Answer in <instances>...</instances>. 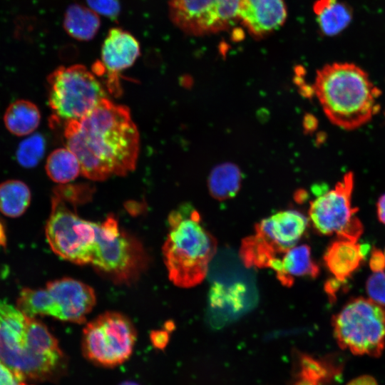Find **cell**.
<instances>
[{
	"label": "cell",
	"mask_w": 385,
	"mask_h": 385,
	"mask_svg": "<svg viewBox=\"0 0 385 385\" xmlns=\"http://www.w3.org/2000/svg\"><path fill=\"white\" fill-rule=\"evenodd\" d=\"M67 148L78 159L83 175L104 180L134 170L139 152V133L129 109L103 99L79 120L66 121Z\"/></svg>",
	"instance_id": "obj_1"
},
{
	"label": "cell",
	"mask_w": 385,
	"mask_h": 385,
	"mask_svg": "<svg viewBox=\"0 0 385 385\" xmlns=\"http://www.w3.org/2000/svg\"><path fill=\"white\" fill-rule=\"evenodd\" d=\"M0 361L26 381L56 382L68 359L41 322L0 299Z\"/></svg>",
	"instance_id": "obj_2"
},
{
	"label": "cell",
	"mask_w": 385,
	"mask_h": 385,
	"mask_svg": "<svg viewBox=\"0 0 385 385\" xmlns=\"http://www.w3.org/2000/svg\"><path fill=\"white\" fill-rule=\"evenodd\" d=\"M312 89L327 118L344 130L364 125L380 111L381 91L352 63L325 65L317 71Z\"/></svg>",
	"instance_id": "obj_3"
},
{
	"label": "cell",
	"mask_w": 385,
	"mask_h": 385,
	"mask_svg": "<svg viewBox=\"0 0 385 385\" xmlns=\"http://www.w3.org/2000/svg\"><path fill=\"white\" fill-rule=\"evenodd\" d=\"M168 225L163 255L169 278L178 287L197 285L207 275L217 250L216 240L203 226L199 212L188 203L170 212Z\"/></svg>",
	"instance_id": "obj_4"
},
{
	"label": "cell",
	"mask_w": 385,
	"mask_h": 385,
	"mask_svg": "<svg viewBox=\"0 0 385 385\" xmlns=\"http://www.w3.org/2000/svg\"><path fill=\"white\" fill-rule=\"evenodd\" d=\"M338 345L356 355L379 357L385 347V309L369 298L351 299L332 318Z\"/></svg>",
	"instance_id": "obj_5"
},
{
	"label": "cell",
	"mask_w": 385,
	"mask_h": 385,
	"mask_svg": "<svg viewBox=\"0 0 385 385\" xmlns=\"http://www.w3.org/2000/svg\"><path fill=\"white\" fill-rule=\"evenodd\" d=\"M96 294L88 285L74 279L49 282L45 289L21 290L17 308L26 315H47L62 321L83 323L96 304Z\"/></svg>",
	"instance_id": "obj_6"
},
{
	"label": "cell",
	"mask_w": 385,
	"mask_h": 385,
	"mask_svg": "<svg viewBox=\"0 0 385 385\" xmlns=\"http://www.w3.org/2000/svg\"><path fill=\"white\" fill-rule=\"evenodd\" d=\"M140 243L118 226L113 216L96 222V238L91 265L118 282L135 279L145 265Z\"/></svg>",
	"instance_id": "obj_7"
},
{
	"label": "cell",
	"mask_w": 385,
	"mask_h": 385,
	"mask_svg": "<svg viewBox=\"0 0 385 385\" xmlns=\"http://www.w3.org/2000/svg\"><path fill=\"white\" fill-rule=\"evenodd\" d=\"M48 103L56 117L79 120L107 98L103 85L86 66H60L47 78Z\"/></svg>",
	"instance_id": "obj_8"
},
{
	"label": "cell",
	"mask_w": 385,
	"mask_h": 385,
	"mask_svg": "<svg viewBox=\"0 0 385 385\" xmlns=\"http://www.w3.org/2000/svg\"><path fill=\"white\" fill-rule=\"evenodd\" d=\"M73 204L53 192L46 236L52 250L78 265L91 264L96 238V222L78 216Z\"/></svg>",
	"instance_id": "obj_9"
},
{
	"label": "cell",
	"mask_w": 385,
	"mask_h": 385,
	"mask_svg": "<svg viewBox=\"0 0 385 385\" xmlns=\"http://www.w3.org/2000/svg\"><path fill=\"white\" fill-rule=\"evenodd\" d=\"M136 330L125 315L108 312L86 324L83 331L82 352L96 365L115 367L132 354Z\"/></svg>",
	"instance_id": "obj_10"
},
{
	"label": "cell",
	"mask_w": 385,
	"mask_h": 385,
	"mask_svg": "<svg viewBox=\"0 0 385 385\" xmlns=\"http://www.w3.org/2000/svg\"><path fill=\"white\" fill-rule=\"evenodd\" d=\"M354 186V173L347 172L332 189L310 202L309 221L319 233L357 242L364 227L356 215L358 208L352 207Z\"/></svg>",
	"instance_id": "obj_11"
},
{
	"label": "cell",
	"mask_w": 385,
	"mask_h": 385,
	"mask_svg": "<svg viewBox=\"0 0 385 385\" xmlns=\"http://www.w3.org/2000/svg\"><path fill=\"white\" fill-rule=\"evenodd\" d=\"M242 0H169L171 21L185 33L202 36L225 31L239 20Z\"/></svg>",
	"instance_id": "obj_12"
},
{
	"label": "cell",
	"mask_w": 385,
	"mask_h": 385,
	"mask_svg": "<svg viewBox=\"0 0 385 385\" xmlns=\"http://www.w3.org/2000/svg\"><path fill=\"white\" fill-rule=\"evenodd\" d=\"M140 55V45L136 38L126 31L113 28L103 43L101 61L95 63L96 75H106V86L112 94L121 93L119 74L130 67Z\"/></svg>",
	"instance_id": "obj_13"
},
{
	"label": "cell",
	"mask_w": 385,
	"mask_h": 385,
	"mask_svg": "<svg viewBox=\"0 0 385 385\" xmlns=\"http://www.w3.org/2000/svg\"><path fill=\"white\" fill-rule=\"evenodd\" d=\"M308 222L309 219L299 211H279L257 223L254 235L273 255L279 256L297 245Z\"/></svg>",
	"instance_id": "obj_14"
},
{
	"label": "cell",
	"mask_w": 385,
	"mask_h": 385,
	"mask_svg": "<svg viewBox=\"0 0 385 385\" xmlns=\"http://www.w3.org/2000/svg\"><path fill=\"white\" fill-rule=\"evenodd\" d=\"M287 18L284 0H242L239 20L256 37L280 28Z\"/></svg>",
	"instance_id": "obj_15"
},
{
	"label": "cell",
	"mask_w": 385,
	"mask_h": 385,
	"mask_svg": "<svg viewBox=\"0 0 385 385\" xmlns=\"http://www.w3.org/2000/svg\"><path fill=\"white\" fill-rule=\"evenodd\" d=\"M282 255V258H274L269 267L275 271L277 279L283 285H292L295 277L318 275L319 267L312 258L308 245H296Z\"/></svg>",
	"instance_id": "obj_16"
},
{
	"label": "cell",
	"mask_w": 385,
	"mask_h": 385,
	"mask_svg": "<svg viewBox=\"0 0 385 385\" xmlns=\"http://www.w3.org/2000/svg\"><path fill=\"white\" fill-rule=\"evenodd\" d=\"M324 260L334 278L344 282L359 267L364 259L357 242L339 239L327 248Z\"/></svg>",
	"instance_id": "obj_17"
},
{
	"label": "cell",
	"mask_w": 385,
	"mask_h": 385,
	"mask_svg": "<svg viewBox=\"0 0 385 385\" xmlns=\"http://www.w3.org/2000/svg\"><path fill=\"white\" fill-rule=\"evenodd\" d=\"M314 11L321 31L330 36L344 30L353 17L351 8L339 0H317Z\"/></svg>",
	"instance_id": "obj_18"
},
{
	"label": "cell",
	"mask_w": 385,
	"mask_h": 385,
	"mask_svg": "<svg viewBox=\"0 0 385 385\" xmlns=\"http://www.w3.org/2000/svg\"><path fill=\"white\" fill-rule=\"evenodd\" d=\"M100 24V19L95 11L76 4L68 7L63 22L67 34L78 41L91 40L97 34Z\"/></svg>",
	"instance_id": "obj_19"
},
{
	"label": "cell",
	"mask_w": 385,
	"mask_h": 385,
	"mask_svg": "<svg viewBox=\"0 0 385 385\" xmlns=\"http://www.w3.org/2000/svg\"><path fill=\"white\" fill-rule=\"evenodd\" d=\"M9 131L18 136L31 133L39 125L41 114L38 107L26 100H18L7 108L4 117Z\"/></svg>",
	"instance_id": "obj_20"
},
{
	"label": "cell",
	"mask_w": 385,
	"mask_h": 385,
	"mask_svg": "<svg viewBox=\"0 0 385 385\" xmlns=\"http://www.w3.org/2000/svg\"><path fill=\"white\" fill-rule=\"evenodd\" d=\"M242 175L240 168L230 163L215 167L207 179V187L212 197L217 200L234 197L240 190Z\"/></svg>",
	"instance_id": "obj_21"
},
{
	"label": "cell",
	"mask_w": 385,
	"mask_h": 385,
	"mask_svg": "<svg viewBox=\"0 0 385 385\" xmlns=\"http://www.w3.org/2000/svg\"><path fill=\"white\" fill-rule=\"evenodd\" d=\"M31 192L22 181L10 180L0 184V212L10 217L21 215L29 207Z\"/></svg>",
	"instance_id": "obj_22"
},
{
	"label": "cell",
	"mask_w": 385,
	"mask_h": 385,
	"mask_svg": "<svg viewBox=\"0 0 385 385\" xmlns=\"http://www.w3.org/2000/svg\"><path fill=\"white\" fill-rule=\"evenodd\" d=\"M46 171L53 182L63 184L75 180L81 173L78 159L68 148H58L50 154Z\"/></svg>",
	"instance_id": "obj_23"
},
{
	"label": "cell",
	"mask_w": 385,
	"mask_h": 385,
	"mask_svg": "<svg viewBox=\"0 0 385 385\" xmlns=\"http://www.w3.org/2000/svg\"><path fill=\"white\" fill-rule=\"evenodd\" d=\"M46 148L43 136L35 133L24 140L19 145L16 158L19 163L25 168H33L42 159Z\"/></svg>",
	"instance_id": "obj_24"
},
{
	"label": "cell",
	"mask_w": 385,
	"mask_h": 385,
	"mask_svg": "<svg viewBox=\"0 0 385 385\" xmlns=\"http://www.w3.org/2000/svg\"><path fill=\"white\" fill-rule=\"evenodd\" d=\"M301 370L299 378L319 383L327 376L328 371L325 364L308 355L300 356Z\"/></svg>",
	"instance_id": "obj_25"
},
{
	"label": "cell",
	"mask_w": 385,
	"mask_h": 385,
	"mask_svg": "<svg viewBox=\"0 0 385 385\" xmlns=\"http://www.w3.org/2000/svg\"><path fill=\"white\" fill-rule=\"evenodd\" d=\"M366 291L369 299L385 307V270L373 272L366 280Z\"/></svg>",
	"instance_id": "obj_26"
},
{
	"label": "cell",
	"mask_w": 385,
	"mask_h": 385,
	"mask_svg": "<svg viewBox=\"0 0 385 385\" xmlns=\"http://www.w3.org/2000/svg\"><path fill=\"white\" fill-rule=\"evenodd\" d=\"M86 2L96 14L113 19L118 16L120 4L118 0H86Z\"/></svg>",
	"instance_id": "obj_27"
},
{
	"label": "cell",
	"mask_w": 385,
	"mask_h": 385,
	"mask_svg": "<svg viewBox=\"0 0 385 385\" xmlns=\"http://www.w3.org/2000/svg\"><path fill=\"white\" fill-rule=\"evenodd\" d=\"M0 385H32L0 361Z\"/></svg>",
	"instance_id": "obj_28"
},
{
	"label": "cell",
	"mask_w": 385,
	"mask_h": 385,
	"mask_svg": "<svg viewBox=\"0 0 385 385\" xmlns=\"http://www.w3.org/2000/svg\"><path fill=\"white\" fill-rule=\"evenodd\" d=\"M369 267L373 272H378L385 269V257L384 252L374 247L371 251L369 259Z\"/></svg>",
	"instance_id": "obj_29"
},
{
	"label": "cell",
	"mask_w": 385,
	"mask_h": 385,
	"mask_svg": "<svg viewBox=\"0 0 385 385\" xmlns=\"http://www.w3.org/2000/svg\"><path fill=\"white\" fill-rule=\"evenodd\" d=\"M153 346L159 349L165 348L168 342L169 336L166 331H154L150 334Z\"/></svg>",
	"instance_id": "obj_30"
},
{
	"label": "cell",
	"mask_w": 385,
	"mask_h": 385,
	"mask_svg": "<svg viewBox=\"0 0 385 385\" xmlns=\"http://www.w3.org/2000/svg\"><path fill=\"white\" fill-rule=\"evenodd\" d=\"M346 385H379L376 379L370 375H362L357 376L350 381Z\"/></svg>",
	"instance_id": "obj_31"
},
{
	"label": "cell",
	"mask_w": 385,
	"mask_h": 385,
	"mask_svg": "<svg viewBox=\"0 0 385 385\" xmlns=\"http://www.w3.org/2000/svg\"><path fill=\"white\" fill-rule=\"evenodd\" d=\"M376 213L379 220L385 225V194L381 195L377 200Z\"/></svg>",
	"instance_id": "obj_32"
},
{
	"label": "cell",
	"mask_w": 385,
	"mask_h": 385,
	"mask_svg": "<svg viewBox=\"0 0 385 385\" xmlns=\"http://www.w3.org/2000/svg\"><path fill=\"white\" fill-rule=\"evenodd\" d=\"M359 247H360L361 255L363 259L364 260V258L366 257L368 253L371 250L370 245H369L367 243L359 244Z\"/></svg>",
	"instance_id": "obj_33"
},
{
	"label": "cell",
	"mask_w": 385,
	"mask_h": 385,
	"mask_svg": "<svg viewBox=\"0 0 385 385\" xmlns=\"http://www.w3.org/2000/svg\"><path fill=\"white\" fill-rule=\"evenodd\" d=\"M294 385H319V384L318 382H315L313 381L300 378V380L297 381Z\"/></svg>",
	"instance_id": "obj_34"
},
{
	"label": "cell",
	"mask_w": 385,
	"mask_h": 385,
	"mask_svg": "<svg viewBox=\"0 0 385 385\" xmlns=\"http://www.w3.org/2000/svg\"><path fill=\"white\" fill-rule=\"evenodd\" d=\"M119 385H139V384L133 381H126L122 382Z\"/></svg>",
	"instance_id": "obj_35"
},
{
	"label": "cell",
	"mask_w": 385,
	"mask_h": 385,
	"mask_svg": "<svg viewBox=\"0 0 385 385\" xmlns=\"http://www.w3.org/2000/svg\"><path fill=\"white\" fill-rule=\"evenodd\" d=\"M384 257H385V250H384Z\"/></svg>",
	"instance_id": "obj_36"
}]
</instances>
